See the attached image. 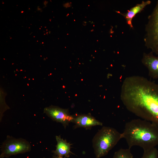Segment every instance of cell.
I'll use <instances>...</instances> for the list:
<instances>
[{"label": "cell", "instance_id": "1", "mask_svg": "<svg viewBox=\"0 0 158 158\" xmlns=\"http://www.w3.org/2000/svg\"><path fill=\"white\" fill-rule=\"evenodd\" d=\"M120 97L128 111L158 126V84L140 76L128 77L122 83Z\"/></svg>", "mask_w": 158, "mask_h": 158}, {"label": "cell", "instance_id": "2", "mask_svg": "<svg viewBox=\"0 0 158 158\" xmlns=\"http://www.w3.org/2000/svg\"><path fill=\"white\" fill-rule=\"evenodd\" d=\"M121 138L124 139L129 148L138 146L147 150L158 145V126L153 123L140 118L126 123Z\"/></svg>", "mask_w": 158, "mask_h": 158}, {"label": "cell", "instance_id": "3", "mask_svg": "<svg viewBox=\"0 0 158 158\" xmlns=\"http://www.w3.org/2000/svg\"><path fill=\"white\" fill-rule=\"evenodd\" d=\"M121 138V134L115 128L103 126L92 140V147L96 158L107 155Z\"/></svg>", "mask_w": 158, "mask_h": 158}, {"label": "cell", "instance_id": "4", "mask_svg": "<svg viewBox=\"0 0 158 158\" xmlns=\"http://www.w3.org/2000/svg\"><path fill=\"white\" fill-rule=\"evenodd\" d=\"M148 19L145 26V46L153 54L158 55V0Z\"/></svg>", "mask_w": 158, "mask_h": 158}, {"label": "cell", "instance_id": "5", "mask_svg": "<svg viewBox=\"0 0 158 158\" xmlns=\"http://www.w3.org/2000/svg\"><path fill=\"white\" fill-rule=\"evenodd\" d=\"M0 158L8 157L13 155L30 152L31 147L30 142L22 138H16L7 135L1 146Z\"/></svg>", "mask_w": 158, "mask_h": 158}, {"label": "cell", "instance_id": "6", "mask_svg": "<svg viewBox=\"0 0 158 158\" xmlns=\"http://www.w3.org/2000/svg\"><path fill=\"white\" fill-rule=\"evenodd\" d=\"M44 112L53 121L61 123L65 128L73 122L74 117L68 109L53 105L45 107Z\"/></svg>", "mask_w": 158, "mask_h": 158}, {"label": "cell", "instance_id": "7", "mask_svg": "<svg viewBox=\"0 0 158 158\" xmlns=\"http://www.w3.org/2000/svg\"><path fill=\"white\" fill-rule=\"evenodd\" d=\"M141 61L147 68L149 76L154 79L158 78V56H156L151 51L144 53Z\"/></svg>", "mask_w": 158, "mask_h": 158}, {"label": "cell", "instance_id": "8", "mask_svg": "<svg viewBox=\"0 0 158 158\" xmlns=\"http://www.w3.org/2000/svg\"><path fill=\"white\" fill-rule=\"evenodd\" d=\"M72 122L75 124L74 128L80 127L90 129L96 126L102 125V123L90 114H81L74 117Z\"/></svg>", "mask_w": 158, "mask_h": 158}, {"label": "cell", "instance_id": "9", "mask_svg": "<svg viewBox=\"0 0 158 158\" xmlns=\"http://www.w3.org/2000/svg\"><path fill=\"white\" fill-rule=\"evenodd\" d=\"M55 138L57 141L56 149L52 151L54 155L68 158L70 154H74L70 150L71 144L61 138L60 135L56 136Z\"/></svg>", "mask_w": 158, "mask_h": 158}, {"label": "cell", "instance_id": "10", "mask_svg": "<svg viewBox=\"0 0 158 158\" xmlns=\"http://www.w3.org/2000/svg\"><path fill=\"white\" fill-rule=\"evenodd\" d=\"M151 3V1L150 0L142 1L141 3L137 4L131 8L126 13H122L119 11L116 12L123 16L126 19L127 24L131 28H133L132 21L133 18L137 13L141 11L146 6L150 4Z\"/></svg>", "mask_w": 158, "mask_h": 158}, {"label": "cell", "instance_id": "11", "mask_svg": "<svg viewBox=\"0 0 158 158\" xmlns=\"http://www.w3.org/2000/svg\"><path fill=\"white\" fill-rule=\"evenodd\" d=\"M130 149H120L114 153L113 158H134Z\"/></svg>", "mask_w": 158, "mask_h": 158}, {"label": "cell", "instance_id": "12", "mask_svg": "<svg viewBox=\"0 0 158 158\" xmlns=\"http://www.w3.org/2000/svg\"><path fill=\"white\" fill-rule=\"evenodd\" d=\"M141 158H158V150L155 147L144 151Z\"/></svg>", "mask_w": 158, "mask_h": 158}, {"label": "cell", "instance_id": "13", "mask_svg": "<svg viewBox=\"0 0 158 158\" xmlns=\"http://www.w3.org/2000/svg\"><path fill=\"white\" fill-rule=\"evenodd\" d=\"M63 6L66 8L70 7L71 6V4L69 3H67L63 4Z\"/></svg>", "mask_w": 158, "mask_h": 158}, {"label": "cell", "instance_id": "14", "mask_svg": "<svg viewBox=\"0 0 158 158\" xmlns=\"http://www.w3.org/2000/svg\"><path fill=\"white\" fill-rule=\"evenodd\" d=\"M52 158H65V157L63 158V157L61 156L54 155L53 156Z\"/></svg>", "mask_w": 158, "mask_h": 158}, {"label": "cell", "instance_id": "15", "mask_svg": "<svg viewBox=\"0 0 158 158\" xmlns=\"http://www.w3.org/2000/svg\"><path fill=\"white\" fill-rule=\"evenodd\" d=\"M46 2H47V1H45V2H44V4L45 5V6L46 5V4H47V3H46Z\"/></svg>", "mask_w": 158, "mask_h": 158}, {"label": "cell", "instance_id": "16", "mask_svg": "<svg viewBox=\"0 0 158 158\" xmlns=\"http://www.w3.org/2000/svg\"><path fill=\"white\" fill-rule=\"evenodd\" d=\"M94 30L93 29H92V30H91V32H92V31H93Z\"/></svg>", "mask_w": 158, "mask_h": 158}]
</instances>
